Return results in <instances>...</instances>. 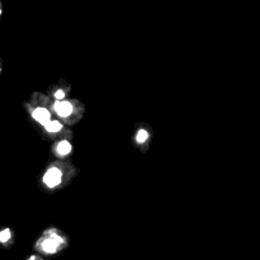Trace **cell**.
Instances as JSON below:
<instances>
[{
	"mask_svg": "<svg viewBox=\"0 0 260 260\" xmlns=\"http://www.w3.org/2000/svg\"><path fill=\"white\" fill-rule=\"evenodd\" d=\"M51 99L41 91H35L28 101L23 102V108L37 131L53 118L51 113Z\"/></svg>",
	"mask_w": 260,
	"mask_h": 260,
	"instance_id": "3",
	"label": "cell"
},
{
	"mask_svg": "<svg viewBox=\"0 0 260 260\" xmlns=\"http://www.w3.org/2000/svg\"><path fill=\"white\" fill-rule=\"evenodd\" d=\"M51 113L55 119L71 127L78 124L83 119L85 113V106L81 101L74 98H68L65 101L52 102L51 103Z\"/></svg>",
	"mask_w": 260,
	"mask_h": 260,
	"instance_id": "4",
	"label": "cell"
},
{
	"mask_svg": "<svg viewBox=\"0 0 260 260\" xmlns=\"http://www.w3.org/2000/svg\"><path fill=\"white\" fill-rule=\"evenodd\" d=\"M15 243V233L10 228L0 229V248L10 249Z\"/></svg>",
	"mask_w": 260,
	"mask_h": 260,
	"instance_id": "9",
	"label": "cell"
},
{
	"mask_svg": "<svg viewBox=\"0 0 260 260\" xmlns=\"http://www.w3.org/2000/svg\"><path fill=\"white\" fill-rule=\"evenodd\" d=\"M2 70H3V58L0 57V74H2Z\"/></svg>",
	"mask_w": 260,
	"mask_h": 260,
	"instance_id": "12",
	"label": "cell"
},
{
	"mask_svg": "<svg viewBox=\"0 0 260 260\" xmlns=\"http://www.w3.org/2000/svg\"><path fill=\"white\" fill-rule=\"evenodd\" d=\"M152 127L145 122H139L135 124L134 136H132V145L139 150L140 152L145 154L150 150L152 141Z\"/></svg>",
	"mask_w": 260,
	"mask_h": 260,
	"instance_id": "6",
	"label": "cell"
},
{
	"mask_svg": "<svg viewBox=\"0 0 260 260\" xmlns=\"http://www.w3.org/2000/svg\"><path fill=\"white\" fill-rule=\"evenodd\" d=\"M73 152V142L68 141V140L53 142L51 146V155L55 157V160H70Z\"/></svg>",
	"mask_w": 260,
	"mask_h": 260,
	"instance_id": "8",
	"label": "cell"
},
{
	"mask_svg": "<svg viewBox=\"0 0 260 260\" xmlns=\"http://www.w3.org/2000/svg\"><path fill=\"white\" fill-rule=\"evenodd\" d=\"M38 134H40L41 139L43 141L48 142H57L62 141V140H68V141H73L74 139V132L70 127H66L65 124H62L61 122H58L57 119L52 118L47 124L42 127V128L38 129Z\"/></svg>",
	"mask_w": 260,
	"mask_h": 260,
	"instance_id": "5",
	"label": "cell"
},
{
	"mask_svg": "<svg viewBox=\"0 0 260 260\" xmlns=\"http://www.w3.org/2000/svg\"><path fill=\"white\" fill-rule=\"evenodd\" d=\"M70 246V238L58 228H48L42 231L40 238L33 243L36 254L43 256H55L65 251Z\"/></svg>",
	"mask_w": 260,
	"mask_h": 260,
	"instance_id": "2",
	"label": "cell"
},
{
	"mask_svg": "<svg viewBox=\"0 0 260 260\" xmlns=\"http://www.w3.org/2000/svg\"><path fill=\"white\" fill-rule=\"evenodd\" d=\"M25 260H45V258H42V256L35 253V254H30L28 258H25Z\"/></svg>",
	"mask_w": 260,
	"mask_h": 260,
	"instance_id": "10",
	"label": "cell"
},
{
	"mask_svg": "<svg viewBox=\"0 0 260 260\" xmlns=\"http://www.w3.org/2000/svg\"><path fill=\"white\" fill-rule=\"evenodd\" d=\"M2 17H3V3L0 2V20H2Z\"/></svg>",
	"mask_w": 260,
	"mask_h": 260,
	"instance_id": "11",
	"label": "cell"
},
{
	"mask_svg": "<svg viewBox=\"0 0 260 260\" xmlns=\"http://www.w3.org/2000/svg\"><path fill=\"white\" fill-rule=\"evenodd\" d=\"M79 174L71 160H52L47 162L38 179V187L45 193H57L68 188Z\"/></svg>",
	"mask_w": 260,
	"mask_h": 260,
	"instance_id": "1",
	"label": "cell"
},
{
	"mask_svg": "<svg viewBox=\"0 0 260 260\" xmlns=\"http://www.w3.org/2000/svg\"><path fill=\"white\" fill-rule=\"evenodd\" d=\"M71 93V85L70 83L65 80V79H60L57 83L52 84L46 90V95L51 99V102H60L65 101L69 98Z\"/></svg>",
	"mask_w": 260,
	"mask_h": 260,
	"instance_id": "7",
	"label": "cell"
}]
</instances>
